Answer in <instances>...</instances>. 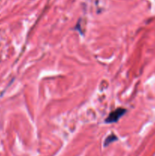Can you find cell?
<instances>
[{"instance_id": "1", "label": "cell", "mask_w": 155, "mask_h": 156, "mask_svg": "<svg viewBox=\"0 0 155 156\" xmlns=\"http://www.w3.org/2000/svg\"><path fill=\"white\" fill-rule=\"evenodd\" d=\"M126 110L125 108H117L115 111H112L110 114L108 115L105 120L106 123H116L123 115L126 113Z\"/></svg>"}, {"instance_id": "2", "label": "cell", "mask_w": 155, "mask_h": 156, "mask_svg": "<svg viewBox=\"0 0 155 156\" xmlns=\"http://www.w3.org/2000/svg\"><path fill=\"white\" fill-rule=\"evenodd\" d=\"M118 140V138L115 136V134H111V135H109V136L106 139V140H105L104 146H106L107 145H109L110 143H112V142L115 141V140Z\"/></svg>"}]
</instances>
